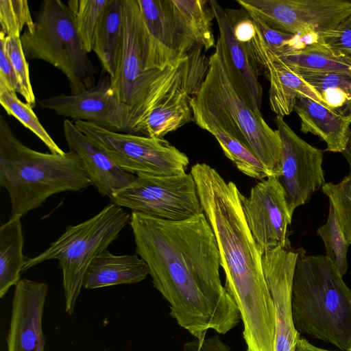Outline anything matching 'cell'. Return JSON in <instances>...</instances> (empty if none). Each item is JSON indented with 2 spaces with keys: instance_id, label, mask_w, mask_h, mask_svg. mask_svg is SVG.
Here are the masks:
<instances>
[{
  "instance_id": "6da1fadb",
  "label": "cell",
  "mask_w": 351,
  "mask_h": 351,
  "mask_svg": "<svg viewBox=\"0 0 351 351\" xmlns=\"http://www.w3.org/2000/svg\"><path fill=\"white\" fill-rule=\"evenodd\" d=\"M129 224L136 254L178 325L200 339L208 330L224 335L239 324L241 315L222 286L217 239L204 213L173 221L132 212Z\"/></svg>"
},
{
  "instance_id": "7a4b0ae2",
  "label": "cell",
  "mask_w": 351,
  "mask_h": 351,
  "mask_svg": "<svg viewBox=\"0 0 351 351\" xmlns=\"http://www.w3.org/2000/svg\"><path fill=\"white\" fill-rule=\"evenodd\" d=\"M191 173L217 239L224 287L241 315L247 351H274L275 306L263 272V254L245 220L240 191L207 164H195Z\"/></svg>"
},
{
  "instance_id": "3957f363",
  "label": "cell",
  "mask_w": 351,
  "mask_h": 351,
  "mask_svg": "<svg viewBox=\"0 0 351 351\" xmlns=\"http://www.w3.org/2000/svg\"><path fill=\"white\" fill-rule=\"evenodd\" d=\"M91 185L80 157L36 151L23 144L0 116V186L8 192L11 215L21 217L63 192Z\"/></svg>"
},
{
  "instance_id": "277c9868",
  "label": "cell",
  "mask_w": 351,
  "mask_h": 351,
  "mask_svg": "<svg viewBox=\"0 0 351 351\" xmlns=\"http://www.w3.org/2000/svg\"><path fill=\"white\" fill-rule=\"evenodd\" d=\"M291 289V314L298 333L349 351L351 290L325 255L300 248Z\"/></svg>"
},
{
  "instance_id": "5b68a950",
  "label": "cell",
  "mask_w": 351,
  "mask_h": 351,
  "mask_svg": "<svg viewBox=\"0 0 351 351\" xmlns=\"http://www.w3.org/2000/svg\"><path fill=\"white\" fill-rule=\"evenodd\" d=\"M190 105L193 120L213 122L245 146L263 163L270 176L280 175L281 139L262 114L252 110L232 85L219 42L208 58L205 77Z\"/></svg>"
},
{
  "instance_id": "8992f818",
  "label": "cell",
  "mask_w": 351,
  "mask_h": 351,
  "mask_svg": "<svg viewBox=\"0 0 351 351\" xmlns=\"http://www.w3.org/2000/svg\"><path fill=\"white\" fill-rule=\"evenodd\" d=\"M131 214L110 202L97 214L74 226H68L62 235L38 255L27 258L25 271L52 259L58 260L62 273L66 312L72 315L92 261L115 241Z\"/></svg>"
},
{
  "instance_id": "52a82bcc",
  "label": "cell",
  "mask_w": 351,
  "mask_h": 351,
  "mask_svg": "<svg viewBox=\"0 0 351 351\" xmlns=\"http://www.w3.org/2000/svg\"><path fill=\"white\" fill-rule=\"evenodd\" d=\"M27 60H42L68 80L71 94L95 86L96 69L77 32L73 16L61 0H45L31 28L21 36Z\"/></svg>"
},
{
  "instance_id": "ba28073f",
  "label": "cell",
  "mask_w": 351,
  "mask_h": 351,
  "mask_svg": "<svg viewBox=\"0 0 351 351\" xmlns=\"http://www.w3.org/2000/svg\"><path fill=\"white\" fill-rule=\"evenodd\" d=\"M74 124L128 173L156 176L186 173L188 156L163 138L111 132L84 121Z\"/></svg>"
},
{
  "instance_id": "9c48e42d",
  "label": "cell",
  "mask_w": 351,
  "mask_h": 351,
  "mask_svg": "<svg viewBox=\"0 0 351 351\" xmlns=\"http://www.w3.org/2000/svg\"><path fill=\"white\" fill-rule=\"evenodd\" d=\"M111 202L153 217L182 221L203 213L191 173L136 176Z\"/></svg>"
},
{
  "instance_id": "30bf717a",
  "label": "cell",
  "mask_w": 351,
  "mask_h": 351,
  "mask_svg": "<svg viewBox=\"0 0 351 351\" xmlns=\"http://www.w3.org/2000/svg\"><path fill=\"white\" fill-rule=\"evenodd\" d=\"M38 104L62 117L84 121L111 132L139 135L141 113L117 97L109 76L90 90L52 96L40 99Z\"/></svg>"
},
{
  "instance_id": "8fae6325",
  "label": "cell",
  "mask_w": 351,
  "mask_h": 351,
  "mask_svg": "<svg viewBox=\"0 0 351 351\" xmlns=\"http://www.w3.org/2000/svg\"><path fill=\"white\" fill-rule=\"evenodd\" d=\"M270 27L294 35L319 33L351 15V0H237Z\"/></svg>"
},
{
  "instance_id": "7c38bea8",
  "label": "cell",
  "mask_w": 351,
  "mask_h": 351,
  "mask_svg": "<svg viewBox=\"0 0 351 351\" xmlns=\"http://www.w3.org/2000/svg\"><path fill=\"white\" fill-rule=\"evenodd\" d=\"M274 121L282 143L280 175L277 178L293 215L296 208L308 203L326 183L322 167L324 152L296 134L284 117L276 116Z\"/></svg>"
},
{
  "instance_id": "4fadbf2b",
  "label": "cell",
  "mask_w": 351,
  "mask_h": 351,
  "mask_svg": "<svg viewBox=\"0 0 351 351\" xmlns=\"http://www.w3.org/2000/svg\"><path fill=\"white\" fill-rule=\"evenodd\" d=\"M239 197L245 220L262 254L290 245L287 234L293 215L276 176L261 180L251 189L249 196L240 193Z\"/></svg>"
},
{
  "instance_id": "5bb4252c",
  "label": "cell",
  "mask_w": 351,
  "mask_h": 351,
  "mask_svg": "<svg viewBox=\"0 0 351 351\" xmlns=\"http://www.w3.org/2000/svg\"><path fill=\"white\" fill-rule=\"evenodd\" d=\"M137 2L149 38L148 70L176 65L202 47L180 21L172 0Z\"/></svg>"
},
{
  "instance_id": "9a60e30c",
  "label": "cell",
  "mask_w": 351,
  "mask_h": 351,
  "mask_svg": "<svg viewBox=\"0 0 351 351\" xmlns=\"http://www.w3.org/2000/svg\"><path fill=\"white\" fill-rule=\"evenodd\" d=\"M219 29L223 63L235 91L250 108L261 113L263 88L258 80L260 68L248 42L234 36L232 21L227 12L217 1L210 0Z\"/></svg>"
},
{
  "instance_id": "2e32d148",
  "label": "cell",
  "mask_w": 351,
  "mask_h": 351,
  "mask_svg": "<svg viewBox=\"0 0 351 351\" xmlns=\"http://www.w3.org/2000/svg\"><path fill=\"white\" fill-rule=\"evenodd\" d=\"M297 250L291 245L277 247L263 254L265 278L276 312L274 351H295L300 335L291 314V289Z\"/></svg>"
},
{
  "instance_id": "e0dca14e",
  "label": "cell",
  "mask_w": 351,
  "mask_h": 351,
  "mask_svg": "<svg viewBox=\"0 0 351 351\" xmlns=\"http://www.w3.org/2000/svg\"><path fill=\"white\" fill-rule=\"evenodd\" d=\"M48 285L21 278L14 286L7 336L8 351H44L42 328Z\"/></svg>"
},
{
  "instance_id": "ac0fdd59",
  "label": "cell",
  "mask_w": 351,
  "mask_h": 351,
  "mask_svg": "<svg viewBox=\"0 0 351 351\" xmlns=\"http://www.w3.org/2000/svg\"><path fill=\"white\" fill-rule=\"evenodd\" d=\"M248 43L258 66L264 69L269 82V105L276 116L284 117L291 114L300 95L308 96L330 108L295 71L267 47L256 28Z\"/></svg>"
},
{
  "instance_id": "d6986e66",
  "label": "cell",
  "mask_w": 351,
  "mask_h": 351,
  "mask_svg": "<svg viewBox=\"0 0 351 351\" xmlns=\"http://www.w3.org/2000/svg\"><path fill=\"white\" fill-rule=\"evenodd\" d=\"M62 126L69 150L80 157L91 185L101 195L111 199L135 179L134 174L119 167L102 147L79 130L74 123L66 119Z\"/></svg>"
},
{
  "instance_id": "ffe728a7",
  "label": "cell",
  "mask_w": 351,
  "mask_h": 351,
  "mask_svg": "<svg viewBox=\"0 0 351 351\" xmlns=\"http://www.w3.org/2000/svg\"><path fill=\"white\" fill-rule=\"evenodd\" d=\"M294 110L302 132L319 137L326 143V151L343 153L351 133V114L339 113L304 95L298 96Z\"/></svg>"
},
{
  "instance_id": "44dd1931",
  "label": "cell",
  "mask_w": 351,
  "mask_h": 351,
  "mask_svg": "<svg viewBox=\"0 0 351 351\" xmlns=\"http://www.w3.org/2000/svg\"><path fill=\"white\" fill-rule=\"evenodd\" d=\"M148 274L147 265L136 254L115 255L106 250L89 265L84 278L83 287L93 289L136 284L145 279Z\"/></svg>"
},
{
  "instance_id": "7402d4cb",
  "label": "cell",
  "mask_w": 351,
  "mask_h": 351,
  "mask_svg": "<svg viewBox=\"0 0 351 351\" xmlns=\"http://www.w3.org/2000/svg\"><path fill=\"white\" fill-rule=\"evenodd\" d=\"M197 90L182 88L168 94L143 121L141 136L162 138L193 120L190 100Z\"/></svg>"
},
{
  "instance_id": "603a6c76",
  "label": "cell",
  "mask_w": 351,
  "mask_h": 351,
  "mask_svg": "<svg viewBox=\"0 0 351 351\" xmlns=\"http://www.w3.org/2000/svg\"><path fill=\"white\" fill-rule=\"evenodd\" d=\"M123 29V0H109L95 32L92 51L110 78L117 70Z\"/></svg>"
},
{
  "instance_id": "cb8c5ba5",
  "label": "cell",
  "mask_w": 351,
  "mask_h": 351,
  "mask_svg": "<svg viewBox=\"0 0 351 351\" xmlns=\"http://www.w3.org/2000/svg\"><path fill=\"white\" fill-rule=\"evenodd\" d=\"M22 217L11 215L0 227V298L21 279L25 262Z\"/></svg>"
},
{
  "instance_id": "d4e9b609",
  "label": "cell",
  "mask_w": 351,
  "mask_h": 351,
  "mask_svg": "<svg viewBox=\"0 0 351 351\" xmlns=\"http://www.w3.org/2000/svg\"><path fill=\"white\" fill-rule=\"evenodd\" d=\"M278 57L295 71L351 72V56L335 53L318 43Z\"/></svg>"
},
{
  "instance_id": "484cf974",
  "label": "cell",
  "mask_w": 351,
  "mask_h": 351,
  "mask_svg": "<svg viewBox=\"0 0 351 351\" xmlns=\"http://www.w3.org/2000/svg\"><path fill=\"white\" fill-rule=\"evenodd\" d=\"M193 121L198 127L215 136L226 156L241 173L257 180L270 176L269 171L255 155L219 125L204 120Z\"/></svg>"
},
{
  "instance_id": "4316f807",
  "label": "cell",
  "mask_w": 351,
  "mask_h": 351,
  "mask_svg": "<svg viewBox=\"0 0 351 351\" xmlns=\"http://www.w3.org/2000/svg\"><path fill=\"white\" fill-rule=\"evenodd\" d=\"M176 14L196 43L207 51L216 45L212 27L215 19L209 1L172 0Z\"/></svg>"
},
{
  "instance_id": "83f0119b",
  "label": "cell",
  "mask_w": 351,
  "mask_h": 351,
  "mask_svg": "<svg viewBox=\"0 0 351 351\" xmlns=\"http://www.w3.org/2000/svg\"><path fill=\"white\" fill-rule=\"evenodd\" d=\"M317 232L324 242L326 249L325 256L343 276L348 267L347 254L350 244L331 203H329V213L326 222L317 228Z\"/></svg>"
},
{
  "instance_id": "f1b7e54d",
  "label": "cell",
  "mask_w": 351,
  "mask_h": 351,
  "mask_svg": "<svg viewBox=\"0 0 351 351\" xmlns=\"http://www.w3.org/2000/svg\"><path fill=\"white\" fill-rule=\"evenodd\" d=\"M0 104L9 115L16 119L40 138L51 153L54 154L65 153L42 125L32 108L27 103L21 101L16 93L8 90L1 92Z\"/></svg>"
},
{
  "instance_id": "f546056e",
  "label": "cell",
  "mask_w": 351,
  "mask_h": 351,
  "mask_svg": "<svg viewBox=\"0 0 351 351\" xmlns=\"http://www.w3.org/2000/svg\"><path fill=\"white\" fill-rule=\"evenodd\" d=\"M109 0H71V11L77 32L87 51H92L95 32Z\"/></svg>"
},
{
  "instance_id": "4dcf8cb0",
  "label": "cell",
  "mask_w": 351,
  "mask_h": 351,
  "mask_svg": "<svg viewBox=\"0 0 351 351\" xmlns=\"http://www.w3.org/2000/svg\"><path fill=\"white\" fill-rule=\"evenodd\" d=\"M322 192L334 206L346 239L351 245V175L337 182H326Z\"/></svg>"
},
{
  "instance_id": "1f68e13d",
  "label": "cell",
  "mask_w": 351,
  "mask_h": 351,
  "mask_svg": "<svg viewBox=\"0 0 351 351\" xmlns=\"http://www.w3.org/2000/svg\"><path fill=\"white\" fill-rule=\"evenodd\" d=\"M1 30L6 36L21 37L23 27L34 25L28 1L26 0H0Z\"/></svg>"
},
{
  "instance_id": "d6a6232c",
  "label": "cell",
  "mask_w": 351,
  "mask_h": 351,
  "mask_svg": "<svg viewBox=\"0 0 351 351\" xmlns=\"http://www.w3.org/2000/svg\"><path fill=\"white\" fill-rule=\"evenodd\" d=\"M247 13L267 47L277 56L304 47L300 35H294L276 29L256 15Z\"/></svg>"
},
{
  "instance_id": "836d02e7",
  "label": "cell",
  "mask_w": 351,
  "mask_h": 351,
  "mask_svg": "<svg viewBox=\"0 0 351 351\" xmlns=\"http://www.w3.org/2000/svg\"><path fill=\"white\" fill-rule=\"evenodd\" d=\"M5 45L20 84V95L33 108L36 104V98L30 82L28 62L22 47L21 37H8L5 35Z\"/></svg>"
},
{
  "instance_id": "e575fe53",
  "label": "cell",
  "mask_w": 351,
  "mask_h": 351,
  "mask_svg": "<svg viewBox=\"0 0 351 351\" xmlns=\"http://www.w3.org/2000/svg\"><path fill=\"white\" fill-rule=\"evenodd\" d=\"M295 71L319 95L325 90H341L351 97V72Z\"/></svg>"
},
{
  "instance_id": "d590c367",
  "label": "cell",
  "mask_w": 351,
  "mask_h": 351,
  "mask_svg": "<svg viewBox=\"0 0 351 351\" xmlns=\"http://www.w3.org/2000/svg\"><path fill=\"white\" fill-rule=\"evenodd\" d=\"M317 34V43L325 48L337 54L351 56V15Z\"/></svg>"
},
{
  "instance_id": "8d00e7d4",
  "label": "cell",
  "mask_w": 351,
  "mask_h": 351,
  "mask_svg": "<svg viewBox=\"0 0 351 351\" xmlns=\"http://www.w3.org/2000/svg\"><path fill=\"white\" fill-rule=\"evenodd\" d=\"M21 93V87L5 45V34L0 32V93Z\"/></svg>"
},
{
  "instance_id": "74e56055",
  "label": "cell",
  "mask_w": 351,
  "mask_h": 351,
  "mask_svg": "<svg viewBox=\"0 0 351 351\" xmlns=\"http://www.w3.org/2000/svg\"><path fill=\"white\" fill-rule=\"evenodd\" d=\"M183 351H231L218 335L195 339L184 345Z\"/></svg>"
},
{
  "instance_id": "f35d334b",
  "label": "cell",
  "mask_w": 351,
  "mask_h": 351,
  "mask_svg": "<svg viewBox=\"0 0 351 351\" xmlns=\"http://www.w3.org/2000/svg\"><path fill=\"white\" fill-rule=\"evenodd\" d=\"M295 351H333L324 348H322L317 347L312 343H311L308 340L305 338L300 337L298 340L295 347Z\"/></svg>"
},
{
  "instance_id": "ab89813d",
  "label": "cell",
  "mask_w": 351,
  "mask_h": 351,
  "mask_svg": "<svg viewBox=\"0 0 351 351\" xmlns=\"http://www.w3.org/2000/svg\"><path fill=\"white\" fill-rule=\"evenodd\" d=\"M349 166V174L351 175V133L346 149L342 153Z\"/></svg>"
},
{
  "instance_id": "60d3db41",
  "label": "cell",
  "mask_w": 351,
  "mask_h": 351,
  "mask_svg": "<svg viewBox=\"0 0 351 351\" xmlns=\"http://www.w3.org/2000/svg\"><path fill=\"white\" fill-rule=\"evenodd\" d=\"M349 351H351V340H350V349H349Z\"/></svg>"
},
{
  "instance_id": "b9f144b4",
  "label": "cell",
  "mask_w": 351,
  "mask_h": 351,
  "mask_svg": "<svg viewBox=\"0 0 351 351\" xmlns=\"http://www.w3.org/2000/svg\"><path fill=\"white\" fill-rule=\"evenodd\" d=\"M351 114V113H350Z\"/></svg>"
}]
</instances>
